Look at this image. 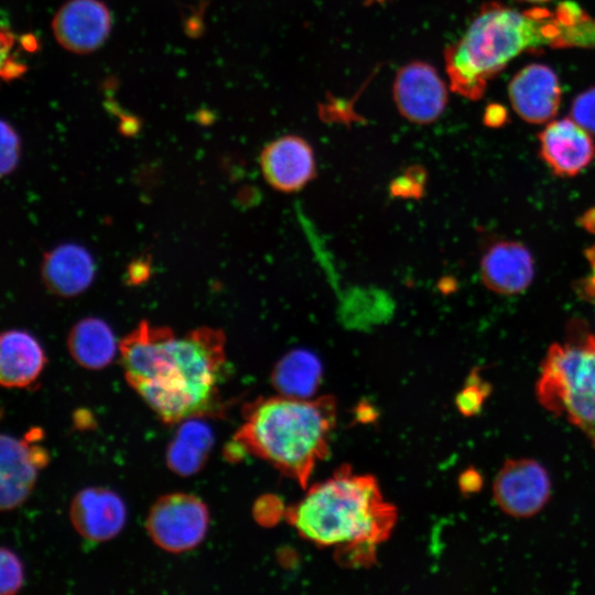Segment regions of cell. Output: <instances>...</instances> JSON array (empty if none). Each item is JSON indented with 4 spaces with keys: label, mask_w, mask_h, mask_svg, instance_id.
Returning a JSON list of instances; mask_svg holds the SVG:
<instances>
[{
    "label": "cell",
    "mask_w": 595,
    "mask_h": 595,
    "mask_svg": "<svg viewBox=\"0 0 595 595\" xmlns=\"http://www.w3.org/2000/svg\"><path fill=\"white\" fill-rule=\"evenodd\" d=\"M47 463V453L29 441L11 435L0 437V507L11 510L20 506L32 491L37 470Z\"/></svg>",
    "instance_id": "cell-12"
},
{
    "label": "cell",
    "mask_w": 595,
    "mask_h": 595,
    "mask_svg": "<svg viewBox=\"0 0 595 595\" xmlns=\"http://www.w3.org/2000/svg\"><path fill=\"white\" fill-rule=\"evenodd\" d=\"M508 96L513 110L524 121L547 122L560 108L561 86L558 75L543 64L527 65L510 80Z\"/></svg>",
    "instance_id": "cell-13"
},
{
    "label": "cell",
    "mask_w": 595,
    "mask_h": 595,
    "mask_svg": "<svg viewBox=\"0 0 595 595\" xmlns=\"http://www.w3.org/2000/svg\"><path fill=\"white\" fill-rule=\"evenodd\" d=\"M112 18L100 0H68L55 13L52 31L58 44L76 54L99 48L111 31Z\"/></svg>",
    "instance_id": "cell-9"
},
{
    "label": "cell",
    "mask_w": 595,
    "mask_h": 595,
    "mask_svg": "<svg viewBox=\"0 0 595 595\" xmlns=\"http://www.w3.org/2000/svg\"><path fill=\"white\" fill-rule=\"evenodd\" d=\"M581 18L561 4L551 12L541 7L518 11L496 1L485 3L465 34L444 52L451 89L477 100L521 53L544 45L575 47Z\"/></svg>",
    "instance_id": "cell-2"
},
{
    "label": "cell",
    "mask_w": 595,
    "mask_h": 595,
    "mask_svg": "<svg viewBox=\"0 0 595 595\" xmlns=\"http://www.w3.org/2000/svg\"><path fill=\"white\" fill-rule=\"evenodd\" d=\"M225 343L218 328L177 337L167 326L142 321L119 343L125 378L164 423L219 414Z\"/></svg>",
    "instance_id": "cell-1"
},
{
    "label": "cell",
    "mask_w": 595,
    "mask_h": 595,
    "mask_svg": "<svg viewBox=\"0 0 595 595\" xmlns=\"http://www.w3.org/2000/svg\"><path fill=\"white\" fill-rule=\"evenodd\" d=\"M69 519L84 539L105 542L125 527L127 509L122 499L107 488L90 487L78 491L69 507Z\"/></svg>",
    "instance_id": "cell-14"
},
{
    "label": "cell",
    "mask_w": 595,
    "mask_h": 595,
    "mask_svg": "<svg viewBox=\"0 0 595 595\" xmlns=\"http://www.w3.org/2000/svg\"><path fill=\"white\" fill-rule=\"evenodd\" d=\"M551 491L547 470L528 458L507 461L496 475L493 493L500 509L512 517H531L547 504Z\"/></svg>",
    "instance_id": "cell-8"
},
{
    "label": "cell",
    "mask_w": 595,
    "mask_h": 595,
    "mask_svg": "<svg viewBox=\"0 0 595 595\" xmlns=\"http://www.w3.org/2000/svg\"><path fill=\"white\" fill-rule=\"evenodd\" d=\"M480 277L485 286L495 293H521L533 280V257L519 241H497L487 248L480 259Z\"/></svg>",
    "instance_id": "cell-15"
},
{
    "label": "cell",
    "mask_w": 595,
    "mask_h": 595,
    "mask_svg": "<svg viewBox=\"0 0 595 595\" xmlns=\"http://www.w3.org/2000/svg\"><path fill=\"white\" fill-rule=\"evenodd\" d=\"M46 363L44 350L31 334L20 329L2 333L0 338V383L6 388H25L41 375Z\"/></svg>",
    "instance_id": "cell-17"
},
{
    "label": "cell",
    "mask_w": 595,
    "mask_h": 595,
    "mask_svg": "<svg viewBox=\"0 0 595 595\" xmlns=\"http://www.w3.org/2000/svg\"><path fill=\"white\" fill-rule=\"evenodd\" d=\"M321 374V363L315 355L295 349L277 364L272 377L284 396L304 398L316 389Z\"/></svg>",
    "instance_id": "cell-20"
},
{
    "label": "cell",
    "mask_w": 595,
    "mask_h": 595,
    "mask_svg": "<svg viewBox=\"0 0 595 595\" xmlns=\"http://www.w3.org/2000/svg\"><path fill=\"white\" fill-rule=\"evenodd\" d=\"M469 383L457 399L458 408L465 414H472L479 410L486 392V387L482 385L478 377H475L474 381Z\"/></svg>",
    "instance_id": "cell-25"
},
{
    "label": "cell",
    "mask_w": 595,
    "mask_h": 595,
    "mask_svg": "<svg viewBox=\"0 0 595 595\" xmlns=\"http://www.w3.org/2000/svg\"><path fill=\"white\" fill-rule=\"evenodd\" d=\"M151 272V263L148 258H140L131 261L127 269L128 283L138 285L145 282Z\"/></svg>",
    "instance_id": "cell-27"
},
{
    "label": "cell",
    "mask_w": 595,
    "mask_h": 595,
    "mask_svg": "<svg viewBox=\"0 0 595 595\" xmlns=\"http://www.w3.org/2000/svg\"><path fill=\"white\" fill-rule=\"evenodd\" d=\"M20 154V139L13 127L1 121V174L11 173L18 163Z\"/></svg>",
    "instance_id": "cell-24"
},
{
    "label": "cell",
    "mask_w": 595,
    "mask_h": 595,
    "mask_svg": "<svg viewBox=\"0 0 595 595\" xmlns=\"http://www.w3.org/2000/svg\"><path fill=\"white\" fill-rule=\"evenodd\" d=\"M23 567L19 558L6 548L0 550V593L13 595L22 586Z\"/></svg>",
    "instance_id": "cell-21"
},
{
    "label": "cell",
    "mask_w": 595,
    "mask_h": 595,
    "mask_svg": "<svg viewBox=\"0 0 595 595\" xmlns=\"http://www.w3.org/2000/svg\"><path fill=\"white\" fill-rule=\"evenodd\" d=\"M41 272L45 286L52 293L74 296L90 285L95 264L85 248L76 244H64L44 255Z\"/></svg>",
    "instance_id": "cell-16"
},
{
    "label": "cell",
    "mask_w": 595,
    "mask_h": 595,
    "mask_svg": "<svg viewBox=\"0 0 595 595\" xmlns=\"http://www.w3.org/2000/svg\"><path fill=\"white\" fill-rule=\"evenodd\" d=\"M570 116L583 129L595 134V86L574 98Z\"/></svg>",
    "instance_id": "cell-23"
},
{
    "label": "cell",
    "mask_w": 595,
    "mask_h": 595,
    "mask_svg": "<svg viewBox=\"0 0 595 595\" xmlns=\"http://www.w3.org/2000/svg\"><path fill=\"white\" fill-rule=\"evenodd\" d=\"M578 223L588 232H595V207L587 209Z\"/></svg>",
    "instance_id": "cell-29"
},
{
    "label": "cell",
    "mask_w": 595,
    "mask_h": 595,
    "mask_svg": "<svg viewBox=\"0 0 595 595\" xmlns=\"http://www.w3.org/2000/svg\"><path fill=\"white\" fill-rule=\"evenodd\" d=\"M585 257L591 273L576 282L575 290L583 300L595 304V245L585 250Z\"/></svg>",
    "instance_id": "cell-26"
},
{
    "label": "cell",
    "mask_w": 595,
    "mask_h": 595,
    "mask_svg": "<svg viewBox=\"0 0 595 595\" xmlns=\"http://www.w3.org/2000/svg\"><path fill=\"white\" fill-rule=\"evenodd\" d=\"M425 181V171L421 166H412L391 183L390 191L398 197L419 198L423 195Z\"/></svg>",
    "instance_id": "cell-22"
},
{
    "label": "cell",
    "mask_w": 595,
    "mask_h": 595,
    "mask_svg": "<svg viewBox=\"0 0 595 595\" xmlns=\"http://www.w3.org/2000/svg\"><path fill=\"white\" fill-rule=\"evenodd\" d=\"M209 524L207 506L185 493L167 494L151 506L145 528L160 549L183 553L196 548L205 538Z\"/></svg>",
    "instance_id": "cell-6"
},
{
    "label": "cell",
    "mask_w": 595,
    "mask_h": 595,
    "mask_svg": "<svg viewBox=\"0 0 595 595\" xmlns=\"http://www.w3.org/2000/svg\"><path fill=\"white\" fill-rule=\"evenodd\" d=\"M214 444L213 432L199 418L182 421L166 450L167 467L180 476L197 474Z\"/></svg>",
    "instance_id": "cell-18"
},
{
    "label": "cell",
    "mask_w": 595,
    "mask_h": 595,
    "mask_svg": "<svg viewBox=\"0 0 595 595\" xmlns=\"http://www.w3.org/2000/svg\"><path fill=\"white\" fill-rule=\"evenodd\" d=\"M540 403L581 429L595 444V335L573 321L564 343L552 344L541 365Z\"/></svg>",
    "instance_id": "cell-5"
},
{
    "label": "cell",
    "mask_w": 595,
    "mask_h": 595,
    "mask_svg": "<svg viewBox=\"0 0 595 595\" xmlns=\"http://www.w3.org/2000/svg\"><path fill=\"white\" fill-rule=\"evenodd\" d=\"M335 421L329 397H271L247 405L235 441L305 487L315 465L328 454Z\"/></svg>",
    "instance_id": "cell-4"
},
{
    "label": "cell",
    "mask_w": 595,
    "mask_h": 595,
    "mask_svg": "<svg viewBox=\"0 0 595 595\" xmlns=\"http://www.w3.org/2000/svg\"><path fill=\"white\" fill-rule=\"evenodd\" d=\"M259 162L267 183L282 193L302 190L316 175V161L311 144L294 134L269 142L262 149Z\"/></svg>",
    "instance_id": "cell-10"
},
{
    "label": "cell",
    "mask_w": 595,
    "mask_h": 595,
    "mask_svg": "<svg viewBox=\"0 0 595 595\" xmlns=\"http://www.w3.org/2000/svg\"><path fill=\"white\" fill-rule=\"evenodd\" d=\"M520 1L530 2V3H543L551 0H520Z\"/></svg>",
    "instance_id": "cell-30"
},
{
    "label": "cell",
    "mask_w": 595,
    "mask_h": 595,
    "mask_svg": "<svg viewBox=\"0 0 595 595\" xmlns=\"http://www.w3.org/2000/svg\"><path fill=\"white\" fill-rule=\"evenodd\" d=\"M539 155L561 177H573L595 158V143L589 132L574 120H553L540 131Z\"/></svg>",
    "instance_id": "cell-11"
},
{
    "label": "cell",
    "mask_w": 595,
    "mask_h": 595,
    "mask_svg": "<svg viewBox=\"0 0 595 595\" xmlns=\"http://www.w3.org/2000/svg\"><path fill=\"white\" fill-rule=\"evenodd\" d=\"M67 348L79 366L96 370L112 361L119 345L117 346L112 331L104 321L87 317L69 331Z\"/></svg>",
    "instance_id": "cell-19"
},
{
    "label": "cell",
    "mask_w": 595,
    "mask_h": 595,
    "mask_svg": "<svg viewBox=\"0 0 595 595\" xmlns=\"http://www.w3.org/2000/svg\"><path fill=\"white\" fill-rule=\"evenodd\" d=\"M286 517L306 540L334 547L340 560L364 565L375 560L376 548L391 532L397 512L374 477L343 468L311 487Z\"/></svg>",
    "instance_id": "cell-3"
},
{
    "label": "cell",
    "mask_w": 595,
    "mask_h": 595,
    "mask_svg": "<svg viewBox=\"0 0 595 595\" xmlns=\"http://www.w3.org/2000/svg\"><path fill=\"white\" fill-rule=\"evenodd\" d=\"M392 97L404 119L416 125H429L443 113L447 89L433 65L411 61L398 69Z\"/></svg>",
    "instance_id": "cell-7"
},
{
    "label": "cell",
    "mask_w": 595,
    "mask_h": 595,
    "mask_svg": "<svg viewBox=\"0 0 595 595\" xmlns=\"http://www.w3.org/2000/svg\"><path fill=\"white\" fill-rule=\"evenodd\" d=\"M508 120L507 110L499 104L489 105L484 113V123L491 128H498Z\"/></svg>",
    "instance_id": "cell-28"
}]
</instances>
